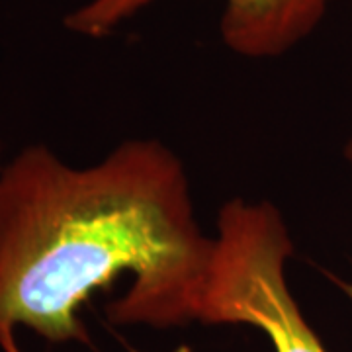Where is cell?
Returning a JSON list of instances; mask_svg holds the SVG:
<instances>
[{
	"instance_id": "1",
	"label": "cell",
	"mask_w": 352,
	"mask_h": 352,
	"mask_svg": "<svg viewBox=\"0 0 352 352\" xmlns=\"http://www.w3.org/2000/svg\"><path fill=\"white\" fill-rule=\"evenodd\" d=\"M212 251L184 163L159 139H126L87 166L36 143L0 170V331L85 342L82 305L124 276L112 323L184 327Z\"/></svg>"
},
{
	"instance_id": "2",
	"label": "cell",
	"mask_w": 352,
	"mask_h": 352,
	"mask_svg": "<svg viewBox=\"0 0 352 352\" xmlns=\"http://www.w3.org/2000/svg\"><path fill=\"white\" fill-rule=\"evenodd\" d=\"M292 254L286 219L274 204L226 201L215 219L198 321L258 329L274 352H327L289 288Z\"/></svg>"
},
{
	"instance_id": "3",
	"label": "cell",
	"mask_w": 352,
	"mask_h": 352,
	"mask_svg": "<svg viewBox=\"0 0 352 352\" xmlns=\"http://www.w3.org/2000/svg\"><path fill=\"white\" fill-rule=\"evenodd\" d=\"M157 0H88L65 16L69 32L100 39ZM329 0H226L219 32L229 50L247 59H272L307 38L327 12Z\"/></svg>"
},
{
	"instance_id": "4",
	"label": "cell",
	"mask_w": 352,
	"mask_h": 352,
	"mask_svg": "<svg viewBox=\"0 0 352 352\" xmlns=\"http://www.w3.org/2000/svg\"><path fill=\"white\" fill-rule=\"evenodd\" d=\"M0 349L4 352H22V349L16 342V335L14 329H4L0 331Z\"/></svg>"
},
{
	"instance_id": "5",
	"label": "cell",
	"mask_w": 352,
	"mask_h": 352,
	"mask_svg": "<svg viewBox=\"0 0 352 352\" xmlns=\"http://www.w3.org/2000/svg\"><path fill=\"white\" fill-rule=\"evenodd\" d=\"M344 159H346V163L351 164V168H352V139L346 143V147H344ZM342 289H344V294L349 296V300L352 302V282H349V284H342Z\"/></svg>"
},
{
	"instance_id": "6",
	"label": "cell",
	"mask_w": 352,
	"mask_h": 352,
	"mask_svg": "<svg viewBox=\"0 0 352 352\" xmlns=\"http://www.w3.org/2000/svg\"><path fill=\"white\" fill-rule=\"evenodd\" d=\"M0 170H2V166H0Z\"/></svg>"
}]
</instances>
